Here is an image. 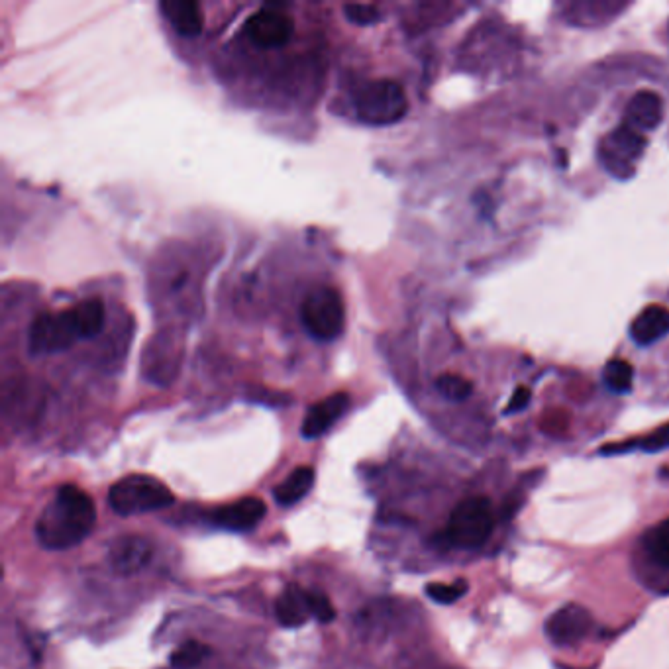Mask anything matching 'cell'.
Listing matches in <instances>:
<instances>
[{
  "label": "cell",
  "instance_id": "obj_3",
  "mask_svg": "<svg viewBox=\"0 0 669 669\" xmlns=\"http://www.w3.org/2000/svg\"><path fill=\"white\" fill-rule=\"evenodd\" d=\"M354 104L358 118L369 126H391L403 120L409 110L405 89L393 79H375L361 85Z\"/></svg>",
  "mask_w": 669,
  "mask_h": 669
},
{
  "label": "cell",
  "instance_id": "obj_11",
  "mask_svg": "<svg viewBox=\"0 0 669 669\" xmlns=\"http://www.w3.org/2000/svg\"><path fill=\"white\" fill-rule=\"evenodd\" d=\"M152 544L142 536H122L110 548V564L120 575H134L150 564Z\"/></svg>",
  "mask_w": 669,
  "mask_h": 669
},
{
  "label": "cell",
  "instance_id": "obj_27",
  "mask_svg": "<svg viewBox=\"0 0 669 669\" xmlns=\"http://www.w3.org/2000/svg\"><path fill=\"white\" fill-rule=\"evenodd\" d=\"M530 399H532L530 389L528 387H518L515 393H513V399L509 401V405L505 409V414H515V412L524 411L530 405Z\"/></svg>",
  "mask_w": 669,
  "mask_h": 669
},
{
  "label": "cell",
  "instance_id": "obj_25",
  "mask_svg": "<svg viewBox=\"0 0 669 669\" xmlns=\"http://www.w3.org/2000/svg\"><path fill=\"white\" fill-rule=\"evenodd\" d=\"M344 14L356 26H371L381 18L379 10L373 4H346Z\"/></svg>",
  "mask_w": 669,
  "mask_h": 669
},
{
  "label": "cell",
  "instance_id": "obj_17",
  "mask_svg": "<svg viewBox=\"0 0 669 669\" xmlns=\"http://www.w3.org/2000/svg\"><path fill=\"white\" fill-rule=\"evenodd\" d=\"M312 483H314V469L309 465L297 467L281 485L275 487V491H273L275 501L281 507H291V505H295V503H299L307 497Z\"/></svg>",
  "mask_w": 669,
  "mask_h": 669
},
{
  "label": "cell",
  "instance_id": "obj_2",
  "mask_svg": "<svg viewBox=\"0 0 669 669\" xmlns=\"http://www.w3.org/2000/svg\"><path fill=\"white\" fill-rule=\"evenodd\" d=\"M175 503L171 489L152 475H128L108 491V505L120 516L142 515L167 509Z\"/></svg>",
  "mask_w": 669,
  "mask_h": 669
},
{
  "label": "cell",
  "instance_id": "obj_7",
  "mask_svg": "<svg viewBox=\"0 0 669 669\" xmlns=\"http://www.w3.org/2000/svg\"><path fill=\"white\" fill-rule=\"evenodd\" d=\"M646 136L628 126H618L601 142V161L609 173L628 179L636 171V161L646 152Z\"/></svg>",
  "mask_w": 669,
  "mask_h": 669
},
{
  "label": "cell",
  "instance_id": "obj_8",
  "mask_svg": "<svg viewBox=\"0 0 669 669\" xmlns=\"http://www.w3.org/2000/svg\"><path fill=\"white\" fill-rule=\"evenodd\" d=\"M244 34L258 48H265V50L283 48L285 44H289V40L295 34V22L283 10V6L265 4L248 18L244 26Z\"/></svg>",
  "mask_w": 669,
  "mask_h": 669
},
{
  "label": "cell",
  "instance_id": "obj_6",
  "mask_svg": "<svg viewBox=\"0 0 669 669\" xmlns=\"http://www.w3.org/2000/svg\"><path fill=\"white\" fill-rule=\"evenodd\" d=\"M77 340H81V334L73 309L38 314L28 330V350L32 356L65 352Z\"/></svg>",
  "mask_w": 669,
  "mask_h": 669
},
{
  "label": "cell",
  "instance_id": "obj_19",
  "mask_svg": "<svg viewBox=\"0 0 669 669\" xmlns=\"http://www.w3.org/2000/svg\"><path fill=\"white\" fill-rule=\"evenodd\" d=\"M669 448V424L660 426L658 430H654L652 434L644 436V438H634L622 444H611V446H603L601 454H624L630 450H642V452H660Z\"/></svg>",
  "mask_w": 669,
  "mask_h": 669
},
{
  "label": "cell",
  "instance_id": "obj_16",
  "mask_svg": "<svg viewBox=\"0 0 669 669\" xmlns=\"http://www.w3.org/2000/svg\"><path fill=\"white\" fill-rule=\"evenodd\" d=\"M669 334V309L650 305L642 310L630 324V336L640 346H650Z\"/></svg>",
  "mask_w": 669,
  "mask_h": 669
},
{
  "label": "cell",
  "instance_id": "obj_13",
  "mask_svg": "<svg viewBox=\"0 0 669 669\" xmlns=\"http://www.w3.org/2000/svg\"><path fill=\"white\" fill-rule=\"evenodd\" d=\"M267 513L265 503L258 497H244L236 503L224 505L212 513V522L228 530H250L263 520Z\"/></svg>",
  "mask_w": 669,
  "mask_h": 669
},
{
  "label": "cell",
  "instance_id": "obj_9",
  "mask_svg": "<svg viewBox=\"0 0 669 669\" xmlns=\"http://www.w3.org/2000/svg\"><path fill=\"white\" fill-rule=\"evenodd\" d=\"M593 628V617L591 613L581 607L569 603L566 607L558 609L552 617L548 618L544 630L552 644L556 646H575L581 640L589 636Z\"/></svg>",
  "mask_w": 669,
  "mask_h": 669
},
{
  "label": "cell",
  "instance_id": "obj_12",
  "mask_svg": "<svg viewBox=\"0 0 669 669\" xmlns=\"http://www.w3.org/2000/svg\"><path fill=\"white\" fill-rule=\"evenodd\" d=\"M664 120V99L654 91L636 93L626 106L624 126L636 130L644 136V132L656 130Z\"/></svg>",
  "mask_w": 669,
  "mask_h": 669
},
{
  "label": "cell",
  "instance_id": "obj_1",
  "mask_svg": "<svg viewBox=\"0 0 669 669\" xmlns=\"http://www.w3.org/2000/svg\"><path fill=\"white\" fill-rule=\"evenodd\" d=\"M95 522L93 499L75 485H63L38 518L36 538L48 550H69L93 532Z\"/></svg>",
  "mask_w": 669,
  "mask_h": 669
},
{
  "label": "cell",
  "instance_id": "obj_24",
  "mask_svg": "<svg viewBox=\"0 0 669 669\" xmlns=\"http://www.w3.org/2000/svg\"><path fill=\"white\" fill-rule=\"evenodd\" d=\"M467 591V585L464 581H458V583H430L426 585V595L440 603V605H452L456 601H460Z\"/></svg>",
  "mask_w": 669,
  "mask_h": 669
},
{
  "label": "cell",
  "instance_id": "obj_15",
  "mask_svg": "<svg viewBox=\"0 0 669 669\" xmlns=\"http://www.w3.org/2000/svg\"><path fill=\"white\" fill-rule=\"evenodd\" d=\"M275 617L285 628L305 626L312 617L309 591L299 585H289L275 603Z\"/></svg>",
  "mask_w": 669,
  "mask_h": 669
},
{
  "label": "cell",
  "instance_id": "obj_5",
  "mask_svg": "<svg viewBox=\"0 0 669 669\" xmlns=\"http://www.w3.org/2000/svg\"><path fill=\"white\" fill-rule=\"evenodd\" d=\"M495 528V513L485 497H469L450 515L446 538L458 548L481 546Z\"/></svg>",
  "mask_w": 669,
  "mask_h": 669
},
{
  "label": "cell",
  "instance_id": "obj_20",
  "mask_svg": "<svg viewBox=\"0 0 669 669\" xmlns=\"http://www.w3.org/2000/svg\"><path fill=\"white\" fill-rule=\"evenodd\" d=\"M642 544L652 562H656L658 566L669 567V518L652 526L644 534Z\"/></svg>",
  "mask_w": 669,
  "mask_h": 669
},
{
  "label": "cell",
  "instance_id": "obj_22",
  "mask_svg": "<svg viewBox=\"0 0 669 669\" xmlns=\"http://www.w3.org/2000/svg\"><path fill=\"white\" fill-rule=\"evenodd\" d=\"M436 389L438 393L452 401V403H462L465 399H469V395L473 393V385L471 381H467L462 375L456 373H444L436 379Z\"/></svg>",
  "mask_w": 669,
  "mask_h": 669
},
{
  "label": "cell",
  "instance_id": "obj_10",
  "mask_svg": "<svg viewBox=\"0 0 669 669\" xmlns=\"http://www.w3.org/2000/svg\"><path fill=\"white\" fill-rule=\"evenodd\" d=\"M350 403H352L350 395L340 391L312 405L303 420V428H301L303 436L307 440H314L326 434L350 409Z\"/></svg>",
  "mask_w": 669,
  "mask_h": 669
},
{
  "label": "cell",
  "instance_id": "obj_23",
  "mask_svg": "<svg viewBox=\"0 0 669 669\" xmlns=\"http://www.w3.org/2000/svg\"><path fill=\"white\" fill-rule=\"evenodd\" d=\"M206 656H208V646L197 640H189L171 654L169 662L175 669H195L205 662Z\"/></svg>",
  "mask_w": 669,
  "mask_h": 669
},
{
  "label": "cell",
  "instance_id": "obj_21",
  "mask_svg": "<svg viewBox=\"0 0 669 669\" xmlns=\"http://www.w3.org/2000/svg\"><path fill=\"white\" fill-rule=\"evenodd\" d=\"M603 379H605V385L613 393L622 395V393H628L632 389L634 369L626 360H611L603 371Z\"/></svg>",
  "mask_w": 669,
  "mask_h": 669
},
{
  "label": "cell",
  "instance_id": "obj_18",
  "mask_svg": "<svg viewBox=\"0 0 669 669\" xmlns=\"http://www.w3.org/2000/svg\"><path fill=\"white\" fill-rule=\"evenodd\" d=\"M73 314H75V322H77L81 340L95 338L103 330L106 309H104V303L101 299L93 297V299L83 301L81 305L73 307Z\"/></svg>",
  "mask_w": 669,
  "mask_h": 669
},
{
  "label": "cell",
  "instance_id": "obj_14",
  "mask_svg": "<svg viewBox=\"0 0 669 669\" xmlns=\"http://www.w3.org/2000/svg\"><path fill=\"white\" fill-rule=\"evenodd\" d=\"M159 10L163 18L183 38H197L205 28L203 12L197 2L191 0H161Z\"/></svg>",
  "mask_w": 669,
  "mask_h": 669
},
{
  "label": "cell",
  "instance_id": "obj_26",
  "mask_svg": "<svg viewBox=\"0 0 669 669\" xmlns=\"http://www.w3.org/2000/svg\"><path fill=\"white\" fill-rule=\"evenodd\" d=\"M310 611L312 617L316 618L322 624H328L336 618V609L332 605V601L320 593V591H309Z\"/></svg>",
  "mask_w": 669,
  "mask_h": 669
},
{
  "label": "cell",
  "instance_id": "obj_4",
  "mask_svg": "<svg viewBox=\"0 0 669 669\" xmlns=\"http://www.w3.org/2000/svg\"><path fill=\"white\" fill-rule=\"evenodd\" d=\"M301 320L312 338L320 342L336 340L346 326L342 295L328 285L312 287L303 299Z\"/></svg>",
  "mask_w": 669,
  "mask_h": 669
}]
</instances>
